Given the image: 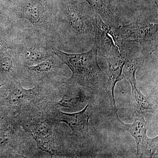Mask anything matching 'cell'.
I'll return each instance as SVG.
<instances>
[{
  "instance_id": "7a4b0ae2",
  "label": "cell",
  "mask_w": 158,
  "mask_h": 158,
  "mask_svg": "<svg viewBox=\"0 0 158 158\" xmlns=\"http://www.w3.org/2000/svg\"><path fill=\"white\" fill-rule=\"evenodd\" d=\"M110 34L116 44L119 42L139 44L146 54H151L158 48L157 23L137 21L124 26L112 27Z\"/></svg>"
},
{
  "instance_id": "9a60e30c",
  "label": "cell",
  "mask_w": 158,
  "mask_h": 158,
  "mask_svg": "<svg viewBox=\"0 0 158 158\" xmlns=\"http://www.w3.org/2000/svg\"><path fill=\"white\" fill-rule=\"evenodd\" d=\"M8 48V46L4 41L0 40V54Z\"/></svg>"
},
{
  "instance_id": "ba28073f",
  "label": "cell",
  "mask_w": 158,
  "mask_h": 158,
  "mask_svg": "<svg viewBox=\"0 0 158 158\" xmlns=\"http://www.w3.org/2000/svg\"><path fill=\"white\" fill-rule=\"evenodd\" d=\"M95 13L98 15L108 25L116 27L117 22L116 14L113 11L110 0H85Z\"/></svg>"
},
{
  "instance_id": "6da1fadb",
  "label": "cell",
  "mask_w": 158,
  "mask_h": 158,
  "mask_svg": "<svg viewBox=\"0 0 158 158\" xmlns=\"http://www.w3.org/2000/svg\"><path fill=\"white\" fill-rule=\"evenodd\" d=\"M52 52L68 66L72 75L67 81L69 84L82 88H89L96 85L100 80L105 81L106 77L98 61V49L94 44L89 51L81 53H68L56 48Z\"/></svg>"
},
{
  "instance_id": "30bf717a",
  "label": "cell",
  "mask_w": 158,
  "mask_h": 158,
  "mask_svg": "<svg viewBox=\"0 0 158 158\" xmlns=\"http://www.w3.org/2000/svg\"><path fill=\"white\" fill-rule=\"evenodd\" d=\"M132 104L136 114L144 115L147 113H155L156 106L138 90L137 87L132 88Z\"/></svg>"
},
{
  "instance_id": "52a82bcc",
  "label": "cell",
  "mask_w": 158,
  "mask_h": 158,
  "mask_svg": "<svg viewBox=\"0 0 158 158\" xmlns=\"http://www.w3.org/2000/svg\"><path fill=\"white\" fill-rule=\"evenodd\" d=\"M39 94L36 87L27 89L19 85H14L10 89L8 100L14 106H27L36 100Z\"/></svg>"
},
{
  "instance_id": "9c48e42d",
  "label": "cell",
  "mask_w": 158,
  "mask_h": 158,
  "mask_svg": "<svg viewBox=\"0 0 158 158\" xmlns=\"http://www.w3.org/2000/svg\"><path fill=\"white\" fill-rule=\"evenodd\" d=\"M80 88H73L68 90L57 103L60 107L72 109L81 106L88 100L86 93Z\"/></svg>"
},
{
  "instance_id": "3957f363",
  "label": "cell",
  "mask_w": 158,
  "mask_h": 158,
  "mask_svg": "<svg viewBox=\"0 0 158 158\" xmlns=\"http://www.w3.org/2000/svg\"><path fill=\"white\" fill-rule=\"evenodd\" d=\"M126 130L135 138L136 142L137 155L139 157H152L158 149V138H150L147 135V123L144 115L137 114L131 124L121 122Z\"/></svg>"
},
{
  "instance_id": "5b68a950",
  "label": "cell",
  "mask_w": 158,
  "mask_h": 158,
  "mask_svg": "<svg viewBox=\"0 0 158 158\" xmlns=\"http://www.w3.org/2000/svg\"><path fill=\"white\" fill-rule=\"evenodd\" d=\"M94 13L93 15H89L77 6L69 5L65 11V16L73 33L79 36H87L92 38L94 37L92 20Z\"/></svg>"
},
{
  "instance_id": "277c9868",
  "label": "cell",
  "mask_w": 158,
  "mask_h": 158,
  "mask_svg": "<svg viewBox=\"0 0 158 158\" xmlns=\"http://www.w3.org/2000/svg\"><path fill=\"white\" fill-rule=\"evenodd\" d=\"M23 127L36 141L39 149L48 153L52 156L57 153L53 130L47 120L34 118L24 123Z\"/></svg>"
},
{
  "instance_id": "5bb4252c",
  "label": "cell",
  "mask_w": 158,
  "mask_h": 158,
  "mask_svg": "<svg viewBox=\"0 0 158 158\" xmlns=\"http://www.w3.org/2000/svg\"><path fill=\"white\" fill-rule=\"evenodd\" d=\"M13 66V61L9 56L3 57L0 60V69L5 73L10 72Z\"/></svg>"
},
{
  "instance_id": "7c38bea8",
  "label": "cell",
  "mask_w": 158,
  "mask_h": 158,
  "mask_svg": "<svg viewBox=\"0 0 158 158\" xmlns=\"http://www.w3.org/2000/svg\"><path fill=\"white\" fill-rule=\"evenodd\" d=\"M25 55L26 61L29 64L34 65L44 61L47 56V52L44 48L34 46L27 50Z\"/></svg>"
},
{
  "instance_id": "4fadbf2b",
  "label": "cell",
  "mask_w": 158,
  "mask_h": 158,
  "mask_svg": "<svg viewBox=\"0 0 158 158\" xmlns=\"http://www.w3.org/2000/svg\"><path fill=\"white\" fill-rule=\"evenodd\" d=\"M53 63L49 60H44L29 67L31 70L38 73H46L49 72L54 68Z\"/></svg>"
},
{
  "instance_id": "2e32d148",
  "label": "cell",
  "mask_w": 158,
  "mask_h": 158,
  "mask_svg": "<svg viewBox=\"0 0 158 158\" xmlns=\"http://www.w3.org/2000/svg\"><path fill=\"white\" fill-rule=\"evenodd\" d=\"M154 1L157 7H158V0H153Z\"/></svg>"
},
{
  "instance_id": "8992f818",
  "label": "cell",
  "mask_w": 158,
  "mask_h": 158,
  "mask_svg": "<svg viewBox=\"0 0 158 158\" xmlns=\"http://www.w3.org/2000/svg\"><path fill=\"white\" fill-rule=\"evenodd\" d=\"M56 114L57 120L68 125L75 135L84 137L88 134L89 119L91 115L90 104L77 113H65L57 110Z\"/></svg>"
},
{
  "instance_id": "8fae6325",
  "label": "cell",
  "mask_w": 158,
  "mask_h": 158,
  "mask_svg": "<svg viewBox=\"0 0 158 158\" xmlns=\"http://www.w3.org/2000/svg\"><path fill=\"white\" fill-rule=\"evenodd\" d=\"M23 17L33 25H36L41 21L43 18V11L41 6L36 2H28L24 9Z\"/></svg>"
}]
</instances>
